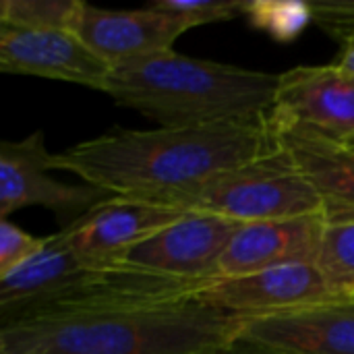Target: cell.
I'll list each match as a JSON object with an SVG mask.
<instances>
[{
    "label": "cell",
    "instance_id": "obj_1",
    "mask_svg": "<svg viewBox=\"0 0 354 354\" xmlns=\"http://www.w3.org/2000/svg\"><path fill=\"white\" fill-rule=\"evenodd\" d=\"M274 145L266 124L112 131L54 153V168L112 197L168 205L209 176L241 166Z\"/></svg>",
    "mask_w": 354,
    "mask_h": 354
},
{
    "label": "cell",
    "instance_id": "obj_2",
    "mask_svg": "<svg viewBox=\"0 0 354 354\" xmlns=\"http://www.w3.org/2000/svg\"><path fill=\"white\" fill-rule=\"evenodd\" d=\"M249 319L195 299L135 301L0 328V354H207Z\"/></svg>",
    "mask_w": 354,
    "mask_h": 354
},
{
    "label": "cell",
    "instance_id": "obj_3",
    "mask_svg": "<svg viewBox=\"0 0 354 354\" xmlns=\"http://www.w3.org/2000/svg\"><path fill=\"white\" fill-rule=\"evenodd\" d=\"M278 83L280 75L168 50L114 64L104 93L168 129L266 124Z\"/></svg>",
    "mask_w": 354,
    "mask_h": 354
},
{
    "label": "cell",
    "instance_id": "obj_4",
    "mask_svg": "<svg viewBox=\"0 0 354 354\" xmlns=\"http://www.w3.org/2000/svg\"><path fill=\"white\" fill-rule=\"evenodd\" d=\"M168 207L214 214L239 224L324 214L319 195L276 139L261 156L209 176L199 187L174 197Z\"/></svg>",
    "mask_w": 354,
    "mask_h": 354
},
{
    "label": "cell",
    "instance_id": "obj_5",
    "mask_svg": "<svg viewBox=\"0 0 354 354\" xmlns=\"http://www.w3.org/2000/svg\"><path fill=\"white\" fill-rule=\"evenodd\" d=\"M54 153L46 147L41 131L27 135L21 141L0 143V216H8L17 209L39 205L50 209L58 222L66 228L81 220L102 201L112 195L83 185H66L52 176Z\"/></svg>",
    "mask_w": 354,
    "mask_h": 354
},
{
    "label": "cell",
    "instance_id": "obj_6",
    "mask_svg": "<svg viewBox=\"0 0 354 354\" xmlns=\"http://www.w3.org/2000/svg\"><path fill=\"white\" fill-rule=\"evenodd\" d=\"M243 224L214 214H185L129 249L118 268L189 284L216 278V268L230 239Z\"/></svg>",
    "mask_w": 354,
    "mask_h": 354
},
{
    "label": "cell",
    "instance_id": "obj_7",
    "mask_svg": "<svg viewBox=\"0 0 354 354\" xmlns=\"http://www.w3.org/2000/svg\"><path fill=\"white\" fill-rule=\"evenodd\" d=\"M191 299L247 319L301 309L334 299L313 263H292L239 278H214L199 284Z\"/></svg>",
    "mask_w": 354,
    "mask_h": 354
},
{
    "label": "cell",
    "instance_id": "obj_8",
    "mask_svg": "<svg viewBox=\"0 0 354 354\" xmlns=\"http://www.w3.org/2000/svg\"><path fill=\"white\" fill-rule=\"evenodd\" d=\"M189 212L153 201L110 197L75 224L62 228L73 255L89 270H116L120 257L143 239Z\"/></svg>",
    "mask_w": 354,
    "mask_h": 354
},
{
    "label": "cell",
    "instance_id": "obj_9",
    "mask_svg": "<svg viewBox=\"0 0 354 354\" xmlns=\"http://www.w3.org/2000/svg\"><path fill=\"white\" fill-rule=\"evenodd\" d=\"M0 68L104 91L112 64L68 29H0Z\"/></svg>",
    "mask_w": 354,
    "mask_h": 354
},
{
    "label": "cell",
    "instance_id": "obj_10",
    "mask_svg": "<svg viewBox=\"0 0 354 354\" xmlns=\"http://www.w3.org/2000/svg\"><path fill=\"white\" fill-rule=\"evenodd\" d=\"M266 127L324 203V220L354 218V145L297 120L270 114Z\"/></svg>",
    "mask_w": 354,
    "mask_h": 354
},
{
    "label": "cell",
    "instance_id": "obj_11",
    "mask_svg": "<svg viewBox=\"0 0 354 354\" xmlns=\"http://www.w3.org/2000/svg\"><path fill=\"white\" fill-rule=\"evenodd\" d=\"M191 27L151 6L139 10H108L79 0L71 31L77 33L108 64L172 50Z\"/></svg>",
    "mask_w": 354,
    "mask_h": 354
},
{
    "label": "cell",
    "instance_id": "obj_12",
    "mask_svg": "<svg viewBox=\"0 0 354 354\" xmlns=\"http://www.w3.org/2000/svg\"><path fill=\"white\" fill-rule=\"evenodd\" d=\"M243 338L282 354H354V295L249 319Z\"/></svg>",
    "mask_w": 354,
    "mask_h": 354
},
{
    "label": "cell",
    "instance_id": "obj_13",
    "mask_svg": "<svg viewBox=\"0 0 354 354\" xmlns=\"http://www.w3.org/2000/svg\"><path fill=\"white\" fill-rule=\"evenodd\" d=\"M272 114L342 141L354 139V77L336 62L295 66L280 75Z\"/></svg>",
    "mask_w": 354,
    "mask_h": 354
},
{
    "label": "cell",
    "instance_id": "obj_14",
    "mask_svg": "<svg viewBox=\"0 0 354 354\" xmlns=\"http://www.w3.org/2000/svg\"><path fill=\"white\" fill-rule=\"evenodd\" d=\"M324 228V214L243 224L222 253L216 278H239L292 263L315 266Z\"/></svg>",
    "mask_w": 354,
    "mask_h": 354
},
{
    "label": "cell",
    "instance_id": "obj_15",
    "mask_svg": "<svg viewBox=\"0 0 354 354\" xmlns=\"http://www.w3.org/2000/svg\"><path fill=\"white\" fill-rule=\"evenodd\" d=\"M326 284L334 297L354 295V218L326 222L317 261Z\"/></svg>",
    "mask_w": 354,
    "mask_h": 354
},
{
    "label": "cell",
    "instance_id": "obj_16",
    "mask_svg": "<svg viewBox=\"0 0 354 354\" xmlns=\"http://www.w3.org/2000/svg\"><path fill=\"white\" fill-rule=\"evenodd\" d=\"M79 0H2L0 23L8 29H68Z\"/></svg>",
    "mask_w": 354,
    "mask_h": 354
},
{
    "label": "cell",
    "instance_id": "obj_17",
    "mask_svg": "<svg viewBox=\"0 0 354 354\" xmlns=\"http://www.w3.org/2000/svg\"><path fill=\"white\" fill-rule=\"evenodd\" d=\"M245 17L278 41L295 39L313 21L307 2H247Z\"/></svg>",
    "mask_w": 354,
    "mask_h": 354
},
{
    "label": "cell",
    "instance_id": "obj_18",
    "mask_svg": "<svg viewBox=\"0 0 354 354\" xmlns=\"http://www.w3.org/2000/svg\"><path fill=\"white\" fill-rule=\"evenodd\" d=\"M153 10L172 15L180 21H185L191 29L205 23L216 21H230L236 17H245V0H158L147 4Z\"/></svg>",
    "mask_w": 354,
    "mask_h": 354
},
{
    "label": "cell",
    "instance_id": "obj_19",
    "mask_svg": "<svg viewBox=\"0 0 354 354\" xmlns=\"http://www.w3.org/2000/svg\"><path fill=\"white\" fill-rule=\"evenodd\" d=\"M46 245V236L37 239L21 230L10 220L0 222V278L27 263L33 255L41 251Z\"/></svg>",
    "mask_w": 354,
    "mask_h": 354
},
{
    "label": "cell",
    "instance_id": "obj_20",
    "mask_svg": "<svg viewBox=\"0 0 354 354\" xmlns=\"http://www.w3.org/2000/svg\"><path fill=\"white\" fill-rule=\"evenodd\" d=\"M311 15L313 21L334 35L340 44L354 35V0H322L313 2Z\"/></svg>",
    "mask_w": 354,
    "mask_h": 354
},
{
    "label": "cell",
    "instance_id": "obj_21",
    "mask_svg": "<svg viewBox=\"0 0 354 354\" xmlns=\"http://www.w3.org/2000/svg\"><path fill=\"white\" fill-rule=\"evenodd\" d=\"M207 354H282V353H276V351H272V348H268V346H261V344H257V342H253V340H247V338H236V340H232L230 344H226V346H222V348H216V351H212V353Z\"/></svg>",
    "mask_w": 354,
    "mask_h": 354
},
{
    "label": "cell",
    "instance_id": "obj_22",
    "mask_svg": "<svg viewBox=\"0 0 354 354\" xmlns=\"http://www.w3.org/2000/svg\"><path fill=\"white\" fill-rule=\"evenodd\" d=\"M340 46H342V50H340V54H338V58H336V64H338L346 75L354 77V35L353 37H348L346 41H342Z\"/></svg>",
    "mask_w": 354,
    "mask_h": 354
},
{
    "label": "cell",
    "instance_id": "obj_23",
    "mask_svg": "<svg viewBox=\"0 0 354 354\" xmlns=\"http://www.w3.org/2000/svg\"><path fill=\"white\" fill-rule=\"evenodd\" d=\"M348 143H351V145H354V139H353V141H348Z\"/></svg>",
    "mask_w": 354,
    "mask_h": 354
}]
</instances>
